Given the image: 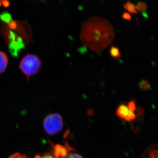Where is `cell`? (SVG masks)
I'll return each mask as SVG.
<instances>
[{
    "label": "cell",
    "mask_w": 158,
    "mask_h": 158,
    "mask_svg": "<svg viewBox=\"0 0 158 158\" xmlns=\"http://www.w3.org/2000/svg\"><path fill=\"white\" fill-rule=\"evenodd\" d=\"M115 37L114 29L108 20L92 17L83 24L81 33V42L91 50L102 52L112 43Z\"/></svg>",
    "instance_id": "obj_1"
},
{
    "label": "cell",
    "mask_w": 158,
    "mask_h": 158,
    "mask_svg": "<svg viewBox=\"0 0 158 158\" xmlns=\"http://www.w3.org/2000/svg\"><path fill=\"white\" fill-rule=\"evenodd\" d=\"M42 65L39 57L34 54H27L20 62L19 67L28 78L38 73Z\"/></svg>",
    "instance_id": "obj_2"
},
{
    "label": "cell",
    "mask_w": 158,
    "mask_h": 158,
    "mask_svg": "<svg viewBox=\"0 0 158 158\" xmlns=\"http://www.w3.org/2000/svg\"><path fill=\"white\" fill-rule=\"evenodd\" d=\"M43 127L46 132L49 135H54L59 132L63 127L62 116L57 113L49 114L44 120Z\"/></svg>",
    "instance_id": "obj_3"
},
{
    "label": "cell",
    "mask_w": 158,
    "mask_h": 158,
    "mask_svg": "<svg viewBox=\"0 0 158 158\" xmlns=\"http://www.w3.org/2000/svg\"><path fill=\"white\" fill-rule=\"evenodd\" d=\"M116 115L121 119L128 122L135 120L137 116L136 113L130 111L127 106L124 104L118 106L116 111Z\"/></svg>",
    "instance_id": "obj_4"
},
{
    "label": "cell",
    "mask_w": 158,
    "mask_h": 158,
    "mask_svg": "<svg viewBox=\"0 0 158 158\" xmlns=\"http://www.w3.org/2000/svg\"><path fill=\"white\" fill-rule=\"evenodd\" d=\"M143 158H158V144L148 148L143 154Z\"/></svg>",
    "instance_id": "obj_5"
},
{
    "label": "cell",
    "mask_w": 158,
    "mask_h": 158,
    "mask_svg": "<svg viewBox=\"0 0 158 158\" xmlns=\"http://www.w3.org/2000/svg\"><path fill=\"white\" fill-rule=\"evenodd\" d=\"M9 62V59L6 54L0 51V74L5 72Z\"/></svg>",
    "instance_id": "obj_6"
},
{
    "label": "cell",
    "mask_w": 158,
    "mask_h": 158,
    "mask_svg": "<svg viewBox=\"0 0 158 158\" xmlns=\"http://www.w3.org/2000/svg\"><path fill=\"white\" fill-rule=\"evenodd\" d=\"M110 56L115 59H119L121 57L120 51L117 47L112 46L110 48Z\"/></svg>",
    "instance_id": "obj_7"
},
{
    "label": "cell",
    "mask_w": 158,
    "mask_h": 158,
    "mask_svg": "<svg viewBox=\"0 0 158 158\" xmlns=\"http://www.w3.org/2000/svg\"><path fill=\"white\" fill-rule=\"evenodd\" d=\"M123 7H124V9L128 11L129 13H133V14H138L136 6L132 3L127 2L124 4Z\"/></svg>",
    "instance_id": "obj_8"
},
{
    "label": "cell",
    "mask_w": 158,
    "mask_h": 158,
    "mask_svg": "<svg viewBox=\"0 0 158 158\" xmlns=\"http://www.w3.org/2000/svg\"><path fill=\"white\" fill-rule=\"evenodd\" d=\"M34 158H58L52 152H47L43 154L42 155H37Z\"/></svg>",
    "instance_id": "obj_9"
},
{
    "label": "cell",
    "mask_w": 158,
    "mask_h": 158,
    "mask_svg": "<svg viewBox=\"0 0 158 158\" xmlns=\"http://www.w3.org/2000/svg\"><path fill=\"white\" fill-rule=\"evenodd\" d=\"M136 8H137V11L142 12L144 14V13L147 9V6L145 3L143 2H139L137 4Z\"/></svg>",
    "instance_id": "obj_10"
},
{
    "label": "cell",
    "mask_w": 158,
    "mask_h": 158,
    "mask_svg": "<svg viewBox=\"0 0 158 158\" xmlns=\"http://www.w3.org/2000/svg\"><path fill=\"white\" fill-rule=\"evenodd\" d=\"M139 87L143 90H147L150 89L151 87L148 81L142 80L139 83Z\"/></svg>",
    "instance_id": "obj_11"
},
{
    "label": "cell",
    "mask_w": 158,
    "mask_h": 158,
    "mask_svg": "<svg viewBox=\"0 0 158 158\" xmlns=\"http://www.w3.org/2000/svg\"><path fill=\"white\" fill-rule=\"evenodd\" d=\"M60 158H83V157L78 154L71 153L70 154H67L66 155Z\"/></svg>",
    "instance_id": "obj_12"
},
{
    "label": "cell",
    "mask_w": 158,
    "mask_h": 158,
    "mask_svg": "<svg viewBox=\"0 0 158 158\" xmlns=\"http://www.w3.org/2000/svg\"><path fill=\"white\" fill-rule=\"evenodd\" d=\"M127 106L130 111L132 112H135V111H136V109H137L135 103L134 101H131L129 102Z\"/></svg>",
    "instance_id": "obj_13"
},
{
    "label": "cell",
    "mask_w": 158,
    "mask_h": 158,
    "mask_svg": "<svg viewBox=\"0 0 158 158\" xmlns=\"http://www.w3.org/2000/svg\"><path fill=\"white\" fill-rule=\"evenodd\" d=\"M8 158H27L25 155L22 154L19 152L15 153Z\"/></svg>",
    "instance_id": "obj_14"
},
{
    "label": "cell",
    "mask_w": 158,
    "mask_h": 158,
    "mask_svg": "<svg viewBox=\"0 0 158 158\" xmlns=\"http://www.w3.org/2000/svg\"><path fill=\"white\" fill-rule=\"evenodd\" d=\"M123 18L127 20L131 21V16L129 13L127 12H124L122 15Z\"/></svg>",
    "instance_id": "obj_15"
},
{
    "label": "cell",
    "mask_w": 158,
    "mask_h": 158,
    "mask_svg": "<svg viewBox=\"0 0 158 158\" xmlns=\"http://www.w3.org/2000/svg\"><path fill=\"white\" fill-rule=\"evenodd\" d=\"M88 113L89 115H91L93 113V111L92 109H90L88 111Z\"/></svg>",
    "instance_id": "obj_16"
}]
</instances>
